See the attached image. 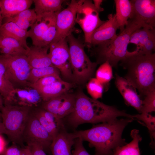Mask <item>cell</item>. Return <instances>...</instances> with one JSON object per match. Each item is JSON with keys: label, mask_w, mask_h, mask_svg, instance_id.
I'll return each mask as SVG.
<instances>
[{"label": "cell", "mask_w": 155, "mask_h": 155, "mask_svg": "<svg viewBox=\"0 0 155 155\" xmlns=\"http://www.w3.org/2000/svg\"><path fill=\"white\" fill-rule=\"evenodd\" d=\"M133 120L128 118H117L72 133L74 139L80 138L88 142L90 147H94V155H111L116 148L127 144L122 138V133L126 126Z\"/></svg>", "instance_id": "cell-1"}, {"label": "cell", "mask_w": 155, "mask_h": 155, "mask_svg": "<svg viewBox=\"0 0 155 155\" xmlns=\"http://www.w3.org/2000/svg\"><path fill=\"white\" fill-rule=\"evenodd\" d=\"M124 117L134 120L133 115L124 110L106 104L97 100L91 98L80 90L75 94V102L73 111L63 119L73 129L82 124H96Z\"/></svg>", "instance_id": "cell-2"}, {"label": "cell", "mask_w": 155, "mask_h": 155, "mask_svg": "<svg viewBox=\"0 0 155 155\" xmlns=\"http://www.w3.org/2000/svg\"><path fill=\"white\" fill-rule=\"evenodd\" d=\"M127 70L125 78L137 89L142 99L155 90V54H133L121 61Z\"/></svg>", "instance_id": "cell-3"}, {"label": "cell", "mask_w": 155, "mask_h": 155, "mask_svg": "<svg viewBox=\"0 0 155 155\" xmlns=\"http://www.w3.org/2000/svg\"><path fill=\"white\" fill-rule=\"evenodd\" d=\"M144 27L135 20L130 18L123 31L116 37L104 42L93 47L92 52L96 58L97 64L108 61L112 67L117 68L120 61L135 53L127 50L131 34L137 29Z\"/></svg>", "instance_id": "cell-4"}, {"label": "cell", "mask_w": 155, "mask_h": 155, "mask_svg": "<svg viewBox=\"0 0 155 155\" xmlns=\"http://www.w3.org/2000/svg\"><path fill=\"white\" fill-rule=\"evenodd\" d=\"M66 39L69 44L74 83L83 84L92 78L98 64L90 60L85 51L84 45L72 33L67 37Z\"/></svg>", "instance_id": "cell-5"}, {"label": "cell", "mask_w": 155, "mask_h": 155, "mask_svg": "<svg viewBox=\"0 0 155 155\" xmlns=\"http://www.w3.org/2000/svg\"><path fill=\"white\" fill-rule=\"evenodd\" d=\"M31 108L23 106L5 104L1 110L2 122L6 135L13 144L22 147L23 135Z\"/></svg>", "instance_id": "cell-6"}, {"label": "cell", "mask_w": 155, "mask_h": 155, "mask_svg": "<svg viewBox=\"0 0 155 155\" xmlns=\"http://www.w3.org/2000/svg\"><path fill=\"white\" fill-rule=\"evenodd\" d=\"M0 60L4 63L7 77L15 89L30 86L28 79L32 68L26 55L0 56Z\"/></svg>", "instance_id": "cell-7"}, {"label": "cell", "mask_w": 155, "mask_h": 155, "mask_svg": "<svg viewBox=\"0 0 155 155\" xmlns=\"http://www.w3.org/2000/svg\"><path fill=\"white\" fill-rule=\"evenodd\" d=\"M58 12L44 13L37 16L36 21L28 31L32 45L42 47L50 45L56 35Z\"/></svg>", "instance_id": "cell-8"}, {"label": "cell", "mask_w": 155, "mask_h": 155, "mask_svg": "<svg viewBox=\"0 0 155 155\" xmlns=\"http://www.w3.org/2000/svg\"><path fill=\"white\" fill-rule=\"evenodd\" d=\"M99 13L95 8L91 0H80L77 11L75 22L82 30L85 42L89 47L92 35L94 31L102 24Z\"/></svg>", "instance_id": "cell-9"}, {"label": "cell", "mask_w": 155, "mask_h": 155, "mask_svg": "<svg viewBox=\"0 0 155 155\" xmlns=\"http://www.w3.org/2000/svg\"><path fill=\"white\" fill-rule=\"evenodd\" d=\"M49 54L51 63L59 70L64 80L74 84L66 38L51 42L49 45Z\"/></svg>", "instance_id": "cell-10"}, {"label": "cell", "mask_w": 155, "mask_h": 155, "mask_svg": "<svg viewBox=\"0 0 155 155\" xmlns=\"http://www.w3.org/2000/svg\"><path fill=\"white\" fill-rule=\"evenodd\" d=\"M23 140L27 145L37 144L46 152L51 153L50 147L53 139L36 117L31 109L23 133Z\"/></svg>", "instance_id": "cell-11"}, {"label": "cell", "mask_w": 155, "mask_h": 155, "mask_svg": "<svg viewBox=\"0 0 155 155\" xmlns=\"http://www.w3.org/2000/svg\"><path fill=\"white\" fill-rule=\"evenodd\" d=\"M80 0H72L67 7L58 12L56 16V33L52 42L66 38L71 33L75 22Z\"/></svg>", "instance_id": "cell-12"}, {"label": "cell", "mask_w": 155, "mask_h": 155, "mask_svg": "<svg viewBox=\"0 0 155 155\" xmlns=\"http://www.w3.org/2000/svg\"><path fill=\"white\" fill-rule=\"evenodd\" d=\"M75 94L65 93L43 102L40 106L58 119H63L74 111Z\"/></svg>", "instance_id": "cell-13"}, {"label": "cell", "mask_w": 155, "mask_h": 155, "mask_svg": "<svg viewBox=\"0 0 155 155\" xmlns=\"http://www.w3.org/2000/svg\"><path fill=\"white\" fill-rule=\"evenodd\" d=\"M132 12L129 18L142 24L144 27H155V0H131Z\"/></svg>", "instance_id": "cell-14"}, {"label": "cell", "mask_w": 155, "mask_h": 155, "mask_svg": "<svg viewBox=\"0 0 155 155\" xmlns=\"http://www.w3.org/2000/svg\"><path fill=\"white\" fill-rule=\"evenodd\" d=\"M135 44V54H151L155 49V28L142 27L133 32L131 35L129 43Z\"/></svg>", "instance_id": "cell-15"}, {"label": "cell", "mask_w": 155, "mask_h": 155, "mask_svg": "<svg viewBox=\"0 0 155 155\" xmlns=\"http://www.w3.org/2000/svg\"><path fill=\"white\" fill-rule=\"evenodd\" d=\"M108 20L92 33L89 48L94 47L103 42L114 39L117 36L116 31L119 29V27L115 14H108Z\"/></svg>", "instance_id": "cell-16"}, {"label": "cell", "mask_w": 155, "mask_h": 155, "mask_svg": "<svg viewBox=\"0 0 155 155\" xmlns=\"http://www.w3.org/2000/svg\"><path fill=\"white\" fill-rule=\"evenodd\" d=\"M43 102L37 90L28 86L15 89L10 104L33 108L40 106Z\"/></svg>", "instance_id": "cell-17"}, {"label": "cell", "mask_w": 155, "mask_h": 155, "mask_svg": "<svg viewBox=\"0 0 155 155\" xmlns=\"http://www.w3.org/2000/svg\"><path fill=\"white\" fill-rule=\"evenodd\" d=\"M115 85L127 105L134 108L141 113L142 100L135 87L127 80L115 74Z\"/></svg>", "instance_id": "cell-18"}, {"label": "cell", "mask_w": 155, "mask_h": 155, "mask_svg": "<svg viewBox=\"0 0 155 155\" xmlns=\"http://www.w3.org/2000/svg\"><path fill=\"white\" fill-rule=\"evenodd\" d=\"M31 110L53 139L65 126L63 119H58L40 106Z\"/></svg>", "instance_id": "cell-19"}, {"label": "cell", "mask_w": 155, "mask_h": 155, "mask_svg": "<svg viewBox=\"0 0 155 155\" xmlns=\"http://www.w3.org/2000/svg\"><path fill=\"white\" fill-rule=\"evenodd\" d=\"M75 139L72 133H69L65 127L62 129L53 139L50 147L52 155H72L71 149Z\"/></svg>", "instance_id": "cell-20"}, {"label": "cell", "mask_w": 155, "mask_h": 155, "mask_svg": "<svg viewBox=\"0 0 155 155\" xmlns=\"http://www.w3.org/2000/svg\"><path fill=\"white\" fill-rule=\"evenodd\" d=\"M49 45L40 46L32 45L29 47L27 57L31 68H38L54 66L49 53Z\"/></svg>", "instance_id": "cell-21"}, {"label": "cell", "mask_w": 155, "mask_h": 155, "mask_svg": "<svg viewBox=\"0 0 155 155\" xmlns=\"http://www.w3.org/2000/svg\"><path fill=\"white\" fill-rule=\"evenodd\" d=\"M33 0H0V8L3 18L14 16L22 11L29 9Z\"/></svg>", "instance_id": "cell-22"}, {"label": "cell", "mask_w": 155, "mask_h": 155, "mask_svg": "<svg viewBox=\"0 0 155 155\" xmlns=\"http://www.w3.org/2000/svg\"><path fill=\"white\" fill-rule=\"evenodd\" d=\"M0 35L14 38L26 49L29 48L27 43L29 37L28 31L21 28L13 22L6 21L0 26Z\"/></svg>", "instance_id": "cell-23"}, {"label": "cell", "mask_w": 155, "mask_h": 155, "mask_svg": "<svg viewBox=\"0 0 155 155\" xmlns=\"http://www.w3.org/2000/svg\"><path fill=\"white\" fill-rule=\"evenodd\" d=\"M74 84L61 79L37 90L44 102L68 92L74 86Z\"/></svg>", "instance_id": "cell-24"}, {"label": "cell", "mask_w": 155, "mask_h": 155, "mask_svg": "<svg viewBox=\"0 0 155 155\" xmlns=\"http://www.w3.org/2000/svg\"><path fill=\"white\" fill-rule=\"evenodd\" d=\"M28 51L16 39L0 35V56H27Z\"/></svg>", "instance_id": "cell-25"}, {"label": "cell", "mask_w": 155, "mask_h": 155, "mask_svg": "<svg viewBox=\"0 0 155 155\" xmlns=\"http://www.w3.org/2000/svg\"><path fill=\"white\" fill-rule=\"evenodd\" d=\"M116 13L120 33L125 29L132 12V6L130 0H115Z\"/></svg>", "instance_id": "cell-26"}, {"label": "cell", "mask_w": 155, "mask_h": 155, "mask_svg": "<svg viewBox=\"0 0 155 155\" xmlns=\"http://www.w3.org/2000/svg\"><path fill=\"white\" fill-rule=\"evenodd\" d=\"M132 141L129 144L115 148L111 155H140L139 144L142 139L139 130L133 129L131 132Z\"/></svg>", "instance_id": "cell-27"}, {"label": "cell", "mask_w": 155, "mask_h": 155, "mask_svg": "<svg viewBox=\"0 0 155 155\" xmlns=\"http://www.w3.org/2000/svg\"><path fill=\"white\" fill-rule=\"evenodd\" d=\"M14 90L7 76L5 66L0 60V94L3 98L4 105L10 104Z\"/></svg>", "instance_id": "cell-28"}, {"label": "cell", "mask_w": 155, "mask_h": 155, "mask_svg": "<svg viewBox=\"0 0 155 155\" xmlns=\"http://www.w3.org/2000/svg\"><path fill=\"white\" fill-rule=\"evenodd\" d=\"M37 16L34 9H28L13 17L6 18V21L16 23L21 28L28 30L36 21Z\"/></svg>", "instance_id": "cell-29"}, {"label": "cell", "mask_w": 155, "mask_h": 155, "mask_svg": "<svg viewBox=\"0 0 155 155\" xmlns=\"http://www.w3.org/2000/svg\"><path fill=\"white\" fill-rule=\"evenodd\" d=\"M63 0H33L34 10L37 16L47 13H55L60 11Z\"/></svg>", "instance_id": "cell-30"}, {"label": "cell", "mask_w": 155, "mask_h": 155, "mask_svg": "<svg viewBox=\"0 0 155 155\" xmlns=\"http://www.w3.org/2000/svg\"><path fill=\"white\" fill-rule=\"evenodd\" d=\"M60 74L59 70L54 66L32 68L28 78V82L30 84L34 83L43 78L51 75L60 76Z\"/></svg>", "instance_id": "cell-31"}, {"label": "cell", "mask_w": 155, "mask_h": 155, "mask_svg": "<svg viewBox=\"0 0 155 155\" xmlns=\"http://www.w3.org/2000/svg\"><path fill=\"white\" fill-rule=\"evenodd\" d=\"M135 120H137L142 125L148 128L151 140L150 145L154 146L155 143V117L152 114H143L134 115Z\"/></svg>", "instance_id": "cell-32"}, {"label": "cell", "mask_w": 155, "mask_h": 155, "mask_svg": "<svg viewBox=\"0 0 155 155\" xmlns=\"http://www.w3.org/2000/svg\"><path fill=\"white\" fill-rule=\"evenodd\" d=\"M112 67L108 61H106L101 64L96 71V78L104 87H107L114 78Z\"/></svg>", "instance_id": "cell-33"}, {"label": "cell", "mask_w": 155, "mask_h": 155, "mask_svg": "<svg viewBox=\"0 0 155 155\" xmlns=\"http://www.w3.org/2000/svg\"><path fill=\"white\" fill-rule=\"evenodd\" d=\"M86 86L87 92L92 98L97 100L102 98L104 87L96 78H91Z\"/></svg>", "instance_id": "cell-34"}, {"label": "cell", "mask_w": 155, "mask_h": 155, "mask_svg": "<svg viewBox=\"0 0 155 155\" xmlns=\"http://www.w3.org/2000/svg\"><path fill=\"white\" fill-rule=\"evenodd\" d=\"M142 108L141 113L152 114L155 111V90L148 93L142 99Z\"/></svg>", "instance_id": "cell-35"}, {"label": "cell", "mask_w": 155, "mask_h": 155, "mask_svg": "<svg viewBox=\"0 0 155 155\" xmlns=\"http://www.w3.org/2000/svg\"><path fill=\"white\" fill-rule=\"evenodd\" d=\"M61 79L60 75L48 76L39 79L34 84H30V86L38 90Z\"/></svg>", "instance_id": "cell-36"}, {"label": "cell", "mask_w": 155, "mask_h": 155, "mask_svg": "<svg viewBox=\"0 0 155 155\" xmlns=\"http://www.w3.org/2000/svg\"><path fill=\"white\" fill-rule=\"evenodd\" d=\"M73 146L74 149L72 152V155H91L84 147L83 141L81 139H75Z\"/></svg>", "instance_id": "cell-37"}, {"label": "cell", "mask_w": 155, "mask_h": 155, "mask_svg": "<svg viewBox=\"0 0 155 155\" xmlns=\"http://www.w3.org/2000/svg\"><path fill=\"white\" fill-rule=\"evenodd\" d=\"M13 144L11 146L7 148L1 155H22V148Z\"/></svg>", "instance_id": "cell-38"}, {"label": "cell", "mask_w": 155, "mask_h": 155, "mask_svg": "<svg viewBox=\"0 0 155 155\" xmlns=\"http://www.w3.org/2000/svg\"><path fill=\"white\" fill-rule=\"evenodd\" d=\"M29 146L33 155H47L42 148L36 144L27 145Z\"/></svg>", "instance_id": "cell-39"}, {"label": "cell", "mask_w": 155, "mask_h": 155, "mask_svg": "<svg viewBox=\"0 0 155 155\" xmlns=\"http://www.w3.org/2000/svg\"><path fill=\"white\" fill-rule=\"evenodd\" d=\"M7 142L3 137L0 134V155H1L7 147Z\"/></svg>", "instance_id": "cell-40"}, {"label": "cell", "mask_w": 155, "mask_h": 155, "mask_svg": "<svg viewBox=\"0 0 155 155\" xmlns=\"http://www.w3.org/2000/svg\"><path fill=\"white\" fill-rule=\"evenodd\" d=\"M94 4L97 11L99 13L104 10V8L101 7L103 1L102 0H94Z\"/></svg>", "instance_id": "cell-41"}, {"label": "cell", "mask_w": 155, "mask_h": 155, "mask_svg": "<svg viewBox=\"0 0 155 155\" xmlns=\"http://www.w3.org/2000/svg\"><path fill=\"white\" fill-rule=\"evenodd\" d=\"M22 155H33L30 147L27 145L22 147Z\"/></svg>", "instance_id": "cell-42"}, {"label": "cell", "mask_w": 155, "mask_h": 155, "mask_svg": "<svg viewBox=\"0 0 155 155\" xmlns=\"http://www.w3.org/2000/svg\"><path fill=\"white\" fill-rule=\"evenodd\" d=\"M6 132L2 121H0V134H6Z\"/></svg>", "instance_id": "cell-43"}, {"label": "cell", "mask_w": 155, "mask_h": 155, "mask_svg": "<svg viewBox=\"0 0 155 155\" xmlns=\"http://www.w3.org/2000/svg\"><path fill=\"white\" fill-rule=\"evenodd\" d=\"M4 106L3 100L2 97L0 94V110H1Z\"/></svg>", "instance_id": "cell-44"}, {"label": "cell", "mask_w": 155, "mask_h": 155, "mask_svg": "<svg viewBox=\"0 0 155 155\" xmlns=\"http://www.w3.org/2000/svg\"><path fill=\"white\" fill-rule=\"evenodd\" d=\"M3 19V18L2 16L0 8V26H1L2 24V20Z\"/></svg>", "instance_id": "cell-45"}, {"label": "cell", "mask_w": 155, "mask_h": 155, "mask_svg": "<svg viewBox=\"0 0 155 155\" xmlns=\"http://www.w3.org/2000/svg\"><path fill=\"white\" fill-rule=\"evenodd\" d=\"M0 121H2V118L1 113H0Z\"/></svg>", "instance_id": "cell-46"}]
</instances>
